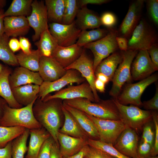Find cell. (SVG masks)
<instances>
[{
    "label": "cell",
    "instance_id": "1",
    "mask_svg": "<svg viewBox=\"0 0 158 158\" xmlns=\"http://www.w3.org/2000/svg\"><path fill=\"white\" fill-rule=\"evenodd\" d=\"M62 101L55 98L44 101L38 97L32 108L36 120L48 132L59 146L57 135L61 124V115L63 114Z\"/></svg>",
    "mask_w": 158,
    "mask_h": 158
},
{
    "label": "cell",
    "instance_id": "2",
    "mask_svg": "<svg viewBox=\"0 0 158 158\" xmlns=\"http://www.w3.org/2000/svg\"><path fill=\"white\" fill-rule=\"evenodd\" d=\"M63 102L97 118L120 120L118 111L113 99L93 102L86 99L78 98L63 100Z\"/></svg>",
    "mask_w": 158,
    "mask_h": 158
},
{
    "label": "cell",
    "instance_id": "3",
    "mask_svg": "<svg viewBox=\"0 0 158 158\" xmlns=\"http://www.w3.org/2000/svg\"><path fill=\"white\" fill-rule=\"evenodd\" d=\"M35 101L19 108H12L6 105L0 120V126H21L29 130L42 127L35 119L33 112V106Z\"/></svg>",
    "mask_w": 158,
    "mask_h": 158
},
{
    "label": "cell",
    "instance_id": "4",
    "mask_svg": "<svg viewBox=\"0 0 158 158\" xmlns=\"http://www.w3.org/2000/svg\"><path fill=\"white\" fill-rule=\"evenodd\" d=\"M113 99L118 111L120 120L138 134L142 132L146 124L152 120L151 111L142 110L132 105H123L116 99Z\"/></svg>",
    "mask_w": 158,
    "mask_h": 158
},
{
    "label": "cell",
    "instance_id": "5",
    "mask_svg": "<svg viewBox=\"0 0 158 158\" xmlns=\"http://www.w3.org/2000/svg\"><path fill=\"white\" fill-rule=\"evenodd\" d=\"M108 29L109 32L106 36L83 47L84 49L90 50L93 55L94 71L102 61L116 51L118 49L116 40V38L118 36V30L113 28Z\"/></svg>",
    "mask_w": 158,
    "mask_h": 158
},
{
    "label": "cell",
    "instance_id": "6",
    "mask_svg": "<svg viewBox=\"0 0 158 158\" xmlns=\"http://www.w3.org/2000/svg\"><path fill=\"white\" fill-rule=\"evenodd\" d=\"M157 36L154 30L145 20L142 19L128 40V49L139 51L147 50L157 43Z\"/></svg>",
    "mask_w": 158,
    "mask_h": 158
},
{
    "label": "cell",
    "instance_id": "7",
    "mask_svg": "<svg viewBox=\"0 0 158 158\" xmlns=\"http://www.w3.org/2000/svg\"><path fill=\"white\" fill-rule=\"evenodd\" d=\"M123 59L116 69L111 81L112 85L109 92V95L116 98L126 83H130L132 80L131 66L132 63L138 51L128 50L121 51Z\"/></svg>",
    "mask_w": 158,
    "mask_h": 158
},
{
    "label": "cell",
    "instance_id": "8",
    "mask_svg": "<svg viewBox=\"0 0 158 158\" xmlns=\"http://www.w3.org/2000/svg\"><path fill=\"white\" fill-rule=\"evenodd\" d=\"M158 79V74L156 73L137 83H128L115 99L123 105L130 104L141 107L142 104L141 99L142 94L148 86Z\"/></svg>",
    "mask_w": 158,
    "mask_h": 158
},
{
    "label": "cell",
    "instance_id": "9",
    "mask_svg": "<svg viewBox=\"0 0 158 158\" xmlns=\"http://www.w3.org/2000/svg\"><path fill=\"white\" fill-rule=\"evenodd\" d=\"M85 113L95 124L99 134V140L103 142L114 145L126 127L121 120L102 119Z\"/></svg>",
    "mask_w": 158,
    "mask_h": 158
},
{
    "label": "cell",
    "instance_id": "10",
    "mask_svg": "<svg viewBox=\"0 0 158 158\" xmlns=\"http://www.w3.org/2000/svg\"><path fill=\"white\" fill-rule=\"evenodd\" d=\"M85 79L76 70H66V73L59 79L53 81H43L40 86L38 98L42 100L50 93L58 91L68 85L73 83L80 84L85 81Z\"/></svg>",
    "mask_w": 158,
    "mask_h": 158
},
{
    "label": "cell",
    "instance_id": "11",
    "mask_svg": "<svg viewBox=\"0 0 158 158\" xmlns=\"http://www.w3.org/2000/svg\"><path fill=\"white\" fill-rule=\"evenodd\" d=\"M31 12L27 18L30 27L35 31L33 41L38 40L42 33L49 29L46 8L44 1L35 0L31 4Z\"/></svg>",
    "mask_w": 158,
    "mask_h": 158
},
{
    "label": "cell",
    "instance_id": "12",
    "mask_svg": "<svg viewBox=\"0 0 158 158\" xmlns=\"http://www.w3.org/2000/svg\"><path fill=\"white\" fill-rule=\"evenodd\" d=\"M48 26L50 33L56 40L58 45L62 47L75 44L81 31L77 27L75 21L68 25L51 23Z\"/></svg>",
    "mask_w": 158,
    "mask_h": 158
},
{
    "label": "cell",
    "instance_id": "13",
    "mask_svg": "<svg viewBox=\"0 0 158 158\" xmlns=\"http://www.w3.org/2000/svg\"><path fill=\"white\" fill-rule=\"evenodd\" d=\"M144 1L136 0L130 4L128 12L118 30V36L129 40L141 19Z\"/></svg>",
    "mask_w": 158,
    "mask_h": 158
},
{
    "label": "cell",
    "instance_id": "14",
    "mask_svg": "<svg viewBox=\"0 0 158 158\" xmlns=\"http://www.w3.org/2000/svg\"><path fill=\"white\" fill-rule=\"evenodd\" d=\"M65 69L66 70L73 69L79 72L90 85L94 96L95 102L100 101L101 99L95 86L96 78L93 68V60L87 55L84 49H83L80 57Z\"/></svg>",
    "mask_w": 158,
    "mask_h": 158
},
{
    "label": "cell",
    "instance_id": "15",
    "mask_svg": "<svg viewBox=\"0 0 158 158\" xmlns=\"http://www.w3.org/2000/svg\"><path fill=\"white\" fill-rule=\"evenodd\" d=\"M84 98L95 102L92 90L89 84L85 81L77 85L71 86L57 91L54 94L47 95L43 99L46 101L52 99H59L62 100Z\"/></svg>",
    "mask_w": 158,
    "mask_h": 158
},
{
    "label": "cell",
    "instance_id": "16",
    "mask_svg": "<svg viewBox=\"0 0 158 158\" xmlns=\"http://www.w3.org/2000/svg\"><path fill=\"white\" fill-rule=\"evenodd\" d=\"M131 66L132 79L140 80L151 75L156 71L147 50L138 51Z\"/></svg>",
    "mask_w": 158,
    "mask_h": 158
},
{
    "label": "cell",
    "instance_id": "17",
    "mask_svg": "<svg viewBox=\"0 0 158 158\" xmlns=\"http://www.w3.org/2000/svg\"><path fill=\"white\" fill-rule=\"evenodd\" d=\"M139 138L134 130L126 126L113 145L123 155L130 158H138L137 154Z\"/></svg>",
    "mask_w": 158,
    "mask_h": 158
},
{
    "label": "cell",
    "instance_id": "18",
    "mask_svg": "<svg viewBox=\"0 0 158 158\" xmlns=\"http://www.w3.org/2000/svg\"><path fill=\"white\" fill-rule=\"evenodd\" d=\"M66 70L52 57L41 56L38 71L43 81H55L63 76Z\"/></svg>",
    "mask_w": 158,
    "mask_h": 158
},
{
    "label": "cell",
    "instance_id": "19",
    "mask_svg": "<svg viewBox=\"0 0 158 158\" xmlns=\"http://www.w3.org/2000/svg\"><path fill=\"white\" fill-rule=\"evenodd\" d=\"M9 81L11 89L31 84L40 86L43 82L38 72L32 71L21 66L17 67L11 72L9 77Z\"/></svg>",
    "mask_w": 158,
    "mask_h": 158
},
{
    "label": "cell",
    "instance_id": "20",
    "mask_svg": "<svg viewBox=\"0 0 158 158\" xmlns=\"http://www.w3.org/2000/svg\"><path fill=\"white\" fill-rule=\"evenodd\" d=\"M4 34L9 37H22L26 34L30 29L27 17L24 16L4 17Z\"/></svg>",
    "mask_w": 158,
    "mask_h": 158
},
{
    "label": "cell",
    "instance_id": "21",
    "mask_svg": "<svg viewBox=\"0 0 158 158\" xmlns=\"http://www.w3.org/2000/svg\"><path fill=\"white\" fill-rule=\"evenodd\" d=\"M83 48L76 43L67 47L58 45L52 56L64 68L74 62L80 56Z\"/></svg>",
    "mask_w": 158,
    "mask_h": 158
},
{
    "label": "cell",
    "instance_id": "22",
    "mask_svg": "<svg viewBox=\"0 0 158 158\" xmlns=\"http://www.w3.org/2000/svg\"><path fill=\"white\" fill-rule=\"evenodd\" d=\"M57 139L63 157L73 155L87 144L88 138H76L59 132Z\"/></svg>",
    "mask_w": 158,
    "mask_h": 158
},
{
    "label": "cell",
    "instance_id": "23",
    "mask_svg": "<svg viewBox=\"0 0 158 158\" xmlns=\"http://www.w3.org/2000/svg\"><path fill=\"white\" fill-rule=\"evenodd\" d=\"M63 105L72 115L90 138L99 140V134L96 126L84 112L68 106L63 102Z\"/></svg>",
    "mask_w": 158,
    "mask_h": 158
},
{
    "label": "cell",
    "instance_id": "24",
    "mask_svg": "<svg viewBox=\"0 0 158 158\" xmlns=\"http://www.w3.org/2000/svg\"><path fill=\"white\" fill-rule=\"evenodd\" d=\"M76 18L75 25L81 30L99 28L102 25L100 17L86 6L79 9Z\"/></svg>",
    "mask_w": 158,
    "mask_h": 158
},
{
    "label": "cell",
    "instance_id": "25",
    "mask_svg": "<svg viewBox=\"0 0 158 158\" xmlns=\"http://www.w3.org/2000/svg\"><path fill=\"white\" fill-rule=\"evenodd\" d=\"M40 85L28 84L21 85L12 89L14 98L17 102L22 106H26L38 97Z\"/></svg>",
    "mask_w": 158,
    "mask_h": 158
},
{
    "label": "cell",
    "instance_id": "26",
    "mask_svg": "<svg viewBox=\"0 0 158 158\" xmlns=\"http://www.w3.org/2000/svg\"><path fill=\"white\" fill-rule=\"evenodd\" d=\"M29 135L30 139L26 156L29 158H36L43 144L51 136L42 127L30 129Z\"/></svg>",
    "mask_w": 158,
    "mask_h": 158
},
{
    "label": "cell",
    "instance_id": "27",
    "mask_svg": "<svg viewBox=\"0 0 158 158\" xmlns=\"http://www.w3.org/2000/svg\"><path fill=\"white\" fill-rule=\"evenodd\" d=\"M123 59L122 51H116L102 61L96 67L94 72L95 75L102 73L111 81L115 72Z\"/></svg>",
    "mask_w": 158,
    "mask_h": 158
},
{
    "label": "cell",
    "instance_id": "28",
    "mask_svg": "<svg viewBox=\"0 0 158 158\" xmlns=\"http://www.w3.org/2000/svg\"><path fill=\"white\" fill-rule=\"evenodd\" d=\"M7 67H4L0 74V97L6 102L8 106L14 108L23 107L18 104L14 97L9 81V77L11 73Z\"/></svg>",
    "mask_w": 158,
    "mask_h": 158
},
{
    "label": "cell",
    "instance_id": "29",
    "mask_svg": "<svg viewBox=\"0 0 158 158\" xmlns=\"http://www.w3.org/2000/svg\"><path fill=\"white\" fill-rule=\"evenodd\" d=\"M62 110L64 117V122L59 132L76 138H89L73 117L63 107V104Z\"/></svg>",
    "mask_w": 158,
    "mask_h": 158
},
{
    "label": "cell",
    "instance_id": "30",
    "mask_svg": "<svg viewBox=\"0 0 158 158\" xmlns=\"http://www.w3.org/2000/svg\"><path fill=\"white\" fill-rule=\"evenodd\" d=\"M35 44L41 56L47 57H51L53 51L58 45L49 29L42 33L39 39Z\"/></svg>",
    "mask_w": 158,
    "mask_h": 158
},
{
    "label": "cell",
    "instance_id": "31",
    "mask_svg": "<svg viewBox=\"0 0 158 158\" xmlns=\"http://www.w3.org/2000/svg\"><path fill=\"white\" fill-rule=\"evenodd\" d=\"M44 2L48 20L51 23L62 24L65 8V0H46Z\"/></svg>",
    "mask_w": 158,
    "mask_h": 158
},
{
    "label": "cell",
    "instance_id": "32",
    "mask_svg": "<svg viewBox=\"0 0 158 158\" xmlns=\"http://www.w3.org/2000/svg\"><path fill=\"white\" fill-rule=\"evenodd\" d=\"M16 56L19 65L21 67L32 71L38 72L41 56L37 49L31 50V53L28 54L21 51Z\"/></svg>",
    "mask_w": 158,
    "mask_h": 158
},
{
    "label": "cell",
    "instance_id": "33",
    "mask_svg": "<svg viewBox=\"0 0 158 158\" xmlns=\"http://www.w3.org/2000/svg\"><path fill=\"white\" fill-rule=\"evenodd\" d=\"M32 0H13L7 10L4 17L28 16L31 12Z\"/></svg>",
    "mask_w": 158,
    "mask_h": 158
},
{
    "label": "cell",
    "instance_id": "34",
    "mask_svg": "<svg viewBox=\"0 0 158 158\" xmlns=\"http://www.w3.org/2000/svg\"><path fill=\"white\" fill-rule=\"evenodd\" d=\"M109 29L98 28L90 30H81L76 44L83 47L85 45L99 40L106 36Z\"/></svg>",
    "mask_w": 158,
    "mask_h": 158
},
{
    "label": "cell",
    "instance_id": "35",
    "mask_svg": "<svg viewBox=\"0 0 158 158\" xmlns=\"http://www.w3.org/2000/svg\"><path fill=\"white\" fill-rule=\"evenodd\" d=\"M29 135V129L26 128L20 135L11 142L12 158H24L27 151V142Z\"/></svg>",
    "mask_w": 158,
    "mask_h": 158
},
{
    "label": "cell",
    "instance_id": "36",
    "mask_svg": "<svg viewBox=\"0 0 158 158\" xmlns=\"http://www.w3.org/2000/svg\"><path fill=\"white\" fill-rule=\"evenodd\" d=\"M9 37L4 33L0 36V60L12 66L19 64L16 55L10 49L8 44Z\"/></svg>",
    "mask_w": 158,
    "mask_h": 158
},
{
    "label": "cell",
    "instance_id": "37",
    "mask_svg": "<svg viewBox=\"0 0 158 158\" xmlns=\"http://www.w3.org/2000/svg\"><path fill=\"white\" fill-rule=\"evenodd\" d=\"M26 129L21 126H0V148L5 147L9 142L21 135Z\"/></svg>",
    "mask_w": 158,
    "mask_h": 158
},
{
    "label": "cell",
    "instance_id": "38",
    "mask_svg": "<svg viewBox=\"0 0 158 158\" xmlns=\"http://www.w3.org/2000/svg\"><path fill=\"white\" fill-rule=\"evenodd\" d=\"M87 144L103 151L114 158H130L121 154L112 145L103 142L99 140L88 138Z\"/></svg>",
    "mask_w": 158,
    "mask_h": 158
},
{
    "label": "cell",
    "instance_id": "39",
    "mask_svg": "<svg viewBox=\"0 0 158 158\" xmlns=\"http://www.w3.org/2000/svg\"><path fill=\"white\" fill-rule=\"evenodd\" d=\"M65 8L62 24H70L74 21L79 7L76 0H65Z\"/></svg>",
    "mask_w": 158,
    "mask_h": 158
},
{
    "label": "cell",
    "instance_id": "40",
    "mask_svg": "<svg viewBox=\"0 0 158 158\" xmlns=\"http://www.w3.org/2000/svg\"><path fill=\"white\" fill-rule=\"evenodd\" d=\"M147 11L150 18L155 25H158V1L148 0L146 1Z\"/></svg>",
    "mask_w": 158,
    "mask_h": 158
},
{
    "label": "cell",
    "instance_id": "41",
    "mask_svg": "<svg viewBox=\"0 0 158 158\" xmlns=\"http://www.w3.org/2000/svg\"><path fill=\"white\" fill-rule=\"evenodd\" d=\"M151 111L154 126V141L152 155V157H155L157 156L158 154V115L156 111L152 110Z\"/></svg>",
    "mask_w": 158,
    "mask_h": 158
},
{
    "label": "cell",
    "instance_id": "42",
    "mask_svg": "<svg viewBox=\"0 0 158 158\" xmlns=\"http://www.w3.org/2000/svg\"><path fill=\"white\" fill-rule=\"evenodd\" d=\"M153 128L150 122L146 124L142 130V140L149 144L152 146V149L154 137V133Z\"/></svg>",
    "mask_w": 158,
    "mask_h": 158
},
{
    "label": "cell",
    "instance_id": "43",
    "mask_svg": "<svg viewBox=\"0 0 158 158\" xmlns=\"http://www.w3.org/2000/svg\"><path fill=\"white\" fill-rule=\"evenodd\" d=\"M54 141L51 136L47 139L40 149L36 158H50L51 147Z\"/></svg>",
    "mask_w": 158,
    "mask_h": 158
},
{
    "label": "cell",
    "instance_id": "44",
    "mask_svg": "<svg viewBox=\"0 0 158 158\" xmlns=\"http://www.w3.org/2000/svg\"><path fill=\"white\" fill-rule=\"evenodd\" d=\"M84 158H114L103 151L88 145Z\"/></svg>",
    "mask_w": 158,
    "mask_h": 158
},
{
    "label": "cell",
    "instance_id": "45",
    "mask_svg": "<svg viewBox=\"0 0 158 158\" xmlns=\"http://www.w3.org/2000/svg\"><path fill=\"white\" fill-rule=\"evenodd\" d=\"M152 147L148 143L142 141L138 146L137 154L138 158H148L152 157Z\"/></svg>",
    "mask_w": 158,
    "mask_h": 158
},
{
    "label": "cell",
    "instance_id": "46",
    "mask_svg": "<svg viewBox=\"0 0 158 158\" xmlns=\"http://www.w3.org/2000/svg\"><path fill=\"white\" fill-rule=\"evenodd\" d=\"M102 25L107 27L108 28H111L116 24L117 19L115 16L110 12L104 13L100 17Z\"/></svg>",
    "mask_w": 158,
    "mask_h": 158
},
{
    "label": "cell",
    "instance_id": "47",
    "mask_svg": "<svg viewBox=\"0 0 158 158\" xmlns=\"http://www.w3.org/2000/svg\"><path fill=\"white\" fill-rule=\"evenodd\" d=\"M142 107L147 110L157 111L158 110V85H156V90L154 97L150 100L142 102Z\"/></svg>",
    "mask_w": 158,
    "mask_h": 158
},
{
    "label": "cell",
    "instance_id": "48",
    "mask_svg": "<svg viewBox=\"0 0 158 158\" xmlns=\"http://www.w3.org/2000/svg\"><path fill=\"white\" fill-rule=\"evenodd\" d=\"M156 71L158 70V46L157 43L151 46L147 50Z\"/></svg>",
    "mask_w": 158,
    "mask_h": 158
},
{
    "label": "cell",
    "instance_id": "49",
    "mask_svg": "<svg viewBox=\"0 0 158 158\" xmlns=\"http://www.w3.org/2000/svg\"><path fill=\"white\" fill-rule=\"evenodd\" d=\"M19 41L22 51L27 54L30 53L31 51V44L28 39L23 37H20Z\"/></svg>",
    "mask_w": 158,
    "mask_h": 158
},
{
    "label": "cell",
    "instance_id": "50",
    "mask_svg": "<svg viewBox=\"0 0 158 158\" xmlns=\"http://www.w3.org/2000/svg\"><path fill=\"white\" fill-rule=\"evenodd\" d=\"M79 7L86 6L87 4H92L101 5L107 3L110 1L109 0H77Z\"/></svg>",
    "mask_w": 158,
    "mask_h": 158
},
{
    "label": "cell",
    "instance_id": "51",
    "mask_svg": "<svg viewBox=\"0 0 158 158\" xmlns=\"http://www.w3.org/2000/svg\"><path fill=\"white\" fill-rule=\"evenodd\" d=\"M12 141L5 147L0 148V158H12Z\"/></svg>",
    "mask_w": 158,
    "mask_h": 158
},
{
    "label": "cell",
    "instance_id": "52",
    "mask_svg": "<svg viewBox=\"0 0 158 158\" xmlns=\"http://www.w3.org/2000/svg\"><path fill=\"white\" fill-rule=\"evenodd\" d=\"M118 48L122 51H126L128 50V40L126 38L118 36L116 38Z\"/></svg>",
    "mask_w": 158,
    "mask_h": 158
},
{
    "label": "cell",
    "instance_id": "53",
    "mask_svg": "<svg viewBox=\"0 0 158 158\" xmlns=\"http://www.w3.org/2000/svg\"><path fill=\"white\" fill-rule=\"evenodd\" d=\"M50 158H63L60 151L59 146L55 141L51 146Z\"/></svg>",
    "mask_w": 158,
    "mask_h": 158
},
{
    "label": "cell",
    "instance_id": "54",
    "mask_svg": "<svg viewBox=\"0 0 158 158\" xmlns=\"http://www.w3.org/2000/svg\"><path fill=\"white\" fill-rule=\"evenodd\" d=\"M8 44L10 49L13 53L20 49L19 41L16 38L13 37L9 40Z\"/></svg>",
    "mask_w": 158,
    "mask_h": 158
},
{
    "label": "cell",
    "instance_id": "55",
    "mask_svg": "<svg viewBox=\"0 0 158 158\" xmlns=\"http://www.w3.org/2000/svg\"><path fill=\"white\" fill-rule=\"evenodd\" d=\"M88 147V145H87L75 154L69 156L63 157V158H84L86 153Z\"/></svg>",
    "mask_w": 158,
    "mask_h": 158
},
{
    "label": "cell",
    "instance_id": "56",
    "mask_svg": "<svg viewBox=\"0 0 158 158\" xmlns=\"http://www.w3.org/2000/svg\"><path fill=\"white\" fill-rule=\"evenodd\" d=\"M105 84L96 78L95 81V86L97 90L99 92L103 93L105 90Z\"/></svg>",
    "mask_w": 158,
    "mask_h": 158
},
{
    "label": "cell",
    "instance_id": "57",
    "mask_svg": "<svg viewBox=\"0 0 158 158\" xmlns=\"http://www.w3.org/2000/svg\"><path fill=\"white\" fill-rule=\"evenodd\" d=\"M4 12L3 9H0V36L4 33Z\"/></svg>",
    "mask_w": 158,
    "mask_h": 158
},
{
    "label": "cell",
    "instance_id": "58",
    "mask_svg": "<svg viewBox=\"0 0 158 158\" xmlns=\"http://www.w3.org/2000/svg\"><path fill=\"white\" fill-rule=\"evenodd\" d=\"M7 104L6 101L0 97V120L3 115L5 107Z\"/></svg>",
    "mask_w": 158,
    "mask_h": 158
},
{
    "label": "cell",
    "instance_id": "59",
    "mask_svg": "<svg viewBox=\"0 0 158 158\" xmlns=\"http://www.w3.org/2000/svg\"><path fill=\"white\" fill-rule=\"evenodd\" d=\"M96 78H97L105 84L108 83L109 81V78L104 74L99 73L95 75Z\"/></svg>",
    "mask_w": 158,
    "mask_h": 158
},
{
    "label": "cell",
    "instance_id": "60",
    "mask_svg": "<svg viewBox=\"0 0 158 158\" xmlns=\"http://www.w3.org/2000/svg\"><path fill=\"white\" fill-rule=\"evenodd\" d=\"M6 4V1L0 0V9H3Z\"/></svg>",
    "mask_w": 158,
    "mask_h": 158
},
{
    "label": "cell",
    "instance_id": "61",
    "mask_svg": "<svg viewBox=\"0 0 158 158\" xmlns=\"http://www.w3.org/2000/svg\"><path fill=\"white\" fill-rule=\"evenodd\" d=\"M3 68L4 67H3L1 64L0 63V74L2 72L3 70Z\"/></svg>",
    "mask_w": 158,
    "mask_h": 158
},
{
    "label": "cell",
    "instance_id": "62",
    "mask_svg": "<svg viewBox=\"0 0 158 158\" xmlns=\"http://www.w3.org/2000/svg\"><path fill=\"white\" fill-rule=\"evenodd\" d=\"M148 158H158V156L152 157Z\"/></svg>",
    "mask_w": 158,
    "mask_h": 158
},
{
    "label": "cell",
    "instance_id": "63",
    "mask_svg": "<svg viewBox=\"0 0 158 158\" xmlns=\"http://www.w3.org/2000/svg\"><path fill=\"white\" fill-rule=\"evenodd\" d=\"M25 158H29V157H27L26 156L25 157Z\"/></svg>",
    "mask_w": 158,
    "mask_h": 158
}]
</instances>
